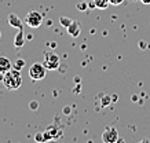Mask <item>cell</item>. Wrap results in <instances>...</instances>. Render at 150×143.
<instances>
[{"instance_id":"obj_1","label":"cell","mask_w":150,"mask_h":143,"mask_svg":"<svg viewBox=\"0 0 150 143\" xmlns=\"http://www.w3.org/2000/svg\"><path fill=\"white\" fill-rule=\"evenodd\" d=\"M3 84L4 87L10 91L13 89H18L22 84V76H21V70L18 69H10L8 72H6L3 76Z\"/></svg>"},{"instance_id":"obj_13","label":"cell","mask_w":150,"mask_h":143,"mask_svg":"<svg viewBox=\"0 0 150 143\" xmlns=\"http://www.w3.org/2000/svg\"><path fill=\"white\" fill-rule=\"evenodd\" d=\"M124 0H109V3L112 6H118V4H121Z\"/></svg>"},{"instance_id":"obj_9","label":"cell","mask_w":150,"mask_h":143,"mask_svg":"<svg viewBox=\"0 0 150 143\" xmlns=\"http://www.w3.org/2000/svg\"><path fill=\"white\" fill-rule=\"evenodd\" d=\"M25 44V36H23V30L19 29V33L14 39V46L15 47H22Z\"/></svg>"},{"instance_id":"obj_15","label":"cell","mask_w":150,"mask_h":143,"mask_svg":"<svg viewBox=\"0 0 150 143\" xmlns=\"http://www.w3.org/2000/svg\"><path fill=\"white\" fill-rule=\"evenodd\" d=\"M36 107H37V103H35V102H33V103H32V109H36Z\"/></svg>"},{"instance_id":"obj_2","label":"cell","mask_w":150,"mask_h":143,"mask_svg":"<svg viewBox=\"0 0 150 143\" xmlns=\"http://www.w3.org/2000/svg\"><path fill=\"white\" fill-rule=\"evenodd\" d=\"M46 72H47V68L44 66V63L35 62V63L30 66V69H29V76H30L32 80L39 81V80H43L46 77Z\"/></svg>"},{"instance_id":"obj_14","label":"cell","mask_w":150,"mask_h":143,"mask_svg":"<svg viewBox=\"0 0 150 143\" xmlns=\"http://www.w3.org/2000/svg\"><path fill=\"white\" fill-rule=\"evenodd\" d=\"M143 4H150V0H141Z\"/></svg>"},{"instance_id":"obj_7","label":"cell","mask_w":150,"mask_h":143,"mask_svg":"<svg viewBox=\"0 0 150 143\" xmlns=\"http://www.w3.org/2000/svg\"><path fill=\"white\" fill-rule=\"evenodd\" d=\"M69 35H72L73 37H77L80 35V23L77 21H72V23L68 26Z\"/></svg>"},{"instance_id":"obj_10","label":"cell","mask_w":150,"mask_h":143,"mask_svg":"<svg viewBox=\"0 0 150 143\" xmlns=\"http://www.w3.org/2000/svg\"><path fill=\"white\" fill-rule=\"evenodd\" d=\"M92 1H94V6L98 7V8H100V10L108 8V6L110 4L109 0H92Z\"/></svg>"},{"instance_id":"obj_4","label":"cell","mask_w":150,"mask_h":143,"mask_svg":"<svg viewBox=\"0 0 150 143\" xmlns=\"http://www.w3.org/2000/svg\"><path fill=\"white\" fill-rule=\"evenodd\" d=\"M44 66L50 70H55L59 68V56L55 52H47L44 55Z\"/></svg>"},{"instance_id":"obj_16","label":"cell","mask_w":150,"mask_h":143,"mask_svg":"<svg viewBox=\"0 0 150 143\" xmlns=\"http://www.w3.org/2000/svg\"><path fill=\"white\" fill-rule=\"evenodd\" d=\"M0 39H1V33H0Z\"/></svg>"},{"instance_id":"obj_3","label":"cell","mask_w":150,"mask_h":143,"mask_svg":"<svg viewBox=\"0 0 150 143\" xmlns=\"http://www.w3.org/2000/svg\"><path fill=\"white\" fill-rule=\"evenodd\" d=\"M43 22V15L39 11H30L29 14L25 17V23L30 28H39Z\"/></svg>"},{"instance_id":"obj_8","label":"cell","mask_w":150,"mask_h":143,"mask_svg":"<svg viewBox=\"0 0 150 143\" xmlns=\"http://www.w3.org/2000/svg\"><path fill=\"white\" fill-rule=\"evenodd\" d=\"M8 23L11 25V26H14V28H17V26H18V29H22V23H21V19H19L17 15L10 14V15H8Z\"/></svg>"},{"instance_id":"obj_11","label":"cell","mask_w":150,"mask_h":143,"mask_svg":"<svg viewBox=\"0 0 150 143\" xmlns=\"http://www.w3.org/2000/svg\"><path fill=\"white\" fill-rule=\"evenodd\" d=\"M59 21H61V23H62L64 26H66V28H68L69 25L72 23V21H73V19H70V18H66V17H61V18H59Z\"/></svg>"},{"instance_id":"obj_6","label":"cell","mask_w":150,"mask_h":143,"mask_svg":"<svg viewBox=\"0 0 150 143\" xmlns=\"http://www.w3.org/2000/svg\"><path fill=\"white\" fill-rule=\"evenodd\" d=\"M10 69H13L11 61L8 58H6V56H0V74H4Z\"/></svg>"},{"instance_id":"obj_5","label":"cell","mask_w":150,"mask_h":143,"mask_svg":"<svg viewBox=\"0 0 150 143\" xmlns=\"http://www.w3.org/2000/svg\"><path fill=\"white\" fill-rule=\"evenodd\" d=\"M102 140L105 143H116L118 140V132L114 127H108L105 128L103 134H102Z\"/></svg>"},{"instance_id":"obj_12","label":"cell","mask_w":150,"mask_h":143,"mask_svg":"<svg viewBox=\"0 0 150 143\" xmlns=\"http://www.w3.org/2000/svg\"><path fill=\"white\" fill-rule=\"evenodd\" d=\"M23 66H25V61H23V59H18L17 62H15V65H14V69L21 70Z\"/></svg>"}]
</instances>
